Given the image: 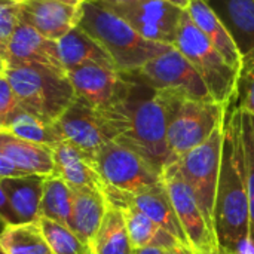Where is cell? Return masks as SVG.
<instances>
[{
	"mask_svg": "<svg viewBox=\"0 0 254 254\" xmlns=\"http://www.w3.org/2000/svg\"><path fill=\"white\" fill-rule=\"evenodd\" d=\"M21 1H24V0H0V6H4V4H19Z\"/></svg>",
	"mask_w": 254,
	"mask_h": 254,
	"instance_id": "39",
	"label": "cell"
},
{
	"mask_svg": "<svg viewBox=\"0 0 254 254\" xmlns=\"http://www.w3.org/2000/svg\"><path fill=\"white\" fill-rule=\"evenodd\" d=\"M0 217L7 223V226L9 225H19L18 219H16V216H15L9 201H7V196L1 188V179H0Z\"/></svg>",
	"mask_w": 254,
	"mask_h": 254,
	"instance_id": "34",
	"label": "cell"
},
{
	"mask_svg": "<svg viewBox=\"0 0 254 254\" xmlns=\"http://www.w3.org/2000/svg\"><path fill=\"white\" fill-rule=\"evenodd\" d=\"M198 28L205 34L210 43L220 52V55L238 71L243 68V55L232 39L231 33L214 13V10L205 3V0H192L186 10Z\"/></svg>",
	"mask_w": 254,
	"mask_h": 254,
	"instance_id": "21",
	"label": "cell"
},
{
	"mask_svg": "<svg viewBox=\"0 0 254 254\" xmlns=\"http://www.w3.org/2000/svg\"><path fill=\"white\" fill-rule=\"evenodd\" d=\"M67 77L76 97L103 112L122 94L125 77L116 68L100 64H82L67 70Z\"/></svg>",
	"mask_w": 254,
	"mask_h": 254,
	"instance_id": "13",
	"label": "cell"
},
{
	"mask_svg": "<svg viewBox=\"0 0 254 254\" xmlns=\"http://www.w3.org/2000/svg\"><path fill=\"white\" fill-rule=\"evenodd\" d=\"M109 201L104 192L73 190L70 229L95 252V241L106 216Z\"/></svg>",
	"mask_w": 254,
	"mask_h": 254,
	"instance_id": "19",
	"label": "cell"
},
{
	"mask_svg": "<svg viewBox=\"0 0 254 254\" xmlns=\"http://www.w3.org/2000/svg\"><path fill=\"white\" fill-rule=\"evenodd\" d=\"M164 1H167V3H170V4H173V6L182 9V10H188L189 6H190V3H192V0H164Z\"/></svg>",
	"mask_w": 254,
	"mask_h": 254,
	"instance_id": "37",
	"label": "cell"
},
{
	"mask_svg": "<svg viewBox=\"0 0 254 254\" xmlns=\"http://www.w3.org/2000/svg\"><path fill=\"white\" fill-rule=\"evenodd\" d=\"M167 250L161 247H146V249H138L132 250V254H165Z\"/></svg>",
	"mask_w": 254,
	"mask_h": 254,
	"instance_id": "36",
	"label": "cell"
},
{
	"mask_svg": "<svg viewBox=\"0 0 254 254\" xmlns=\"http://www.w3.org/2000/svg\"><path fill=\"white\" fill-rule=\"evenodd\" d=\"M4 70H6V61L0 54V73H4Z\"/></svg>",
	"mask_w": 254,
	"mask_h": 254,
	"instance_id": "41",
	"label": "cell"
},
{
	"mask_svg": "<svg viewBox=\"0 0 254 254\" xmlns=\"http://www.w3.org/2000/svg\"><path fill=\"white\" fill-rule=\"evenodd\" d=\"M4 61L40 64L61 73H67L60 60L57 40L46 39L21 21H18V25L7 43Z\"/></svg>",
	"mask_w": 254,
	"mask_h": 254,
	"instance_id": "16",
	"label": "cell"
},
{
	"mask_svg": "<svg viewBox=\"0 0 254 254\" xmlns=\"http://www.w3.org/2000/svg\"><path fill=\"white\" fill-rule=\"evenodd\" d=\"M94 165L104 185L121 192L138 193L162 185V170L118 141L104 144Z\"/></svg>",
	"mask_w": 254,
	"mask_h": 254,
	"instance_id": "7",
	"label": "cell"
},
{
	"mask_svg": "<svg viewBox=\"0 0 254 254\" xmlns=\"http://www.w3.org/2000/svg\"><path fill=\"white\" fill-rule=\"evenodd\" d=\"M112 205L118 207L122 211L132 250L146 249V247H161L165 250L186 249L171 234H168L165 229L156 225L150 217H147L144 213L137 210L134 205L128 202H119Z\"/></svg>",
	"mask_w": 254,
	"mask_h": 254,
	"instance_id": "22",
	"label": "cell"
},
{
	"mask_svg": "<svg viewBox=\"0 0 254 254\" xmlns=\"http://www.w3.org/2000/svg\"><path fill=\"white\" fill-rule=\"evenodd\" d=\"M52 150L54 176L63 179L71 190L104 192V182L101 180L94 162L83 152L67 141H61Z\"/></svg>",
	"mask_w": 254,
	"mask_h": 254,
	"instance_id": "17",
	"label": "cell"
},
{
	"mask_svg": "<svg viewBox=\"0 0 254 254\" xmlns=\"http://www.w3.org/2000/svg\"><path fill=\"white\" fill-rule=\"evenodd\" d=\"M249 192L241 143V110L235 101L225 118L220 174L214 204V234L222 254H252L249 250Z\"/></svg>",
	"mask_w": 254,
	"mask_h": 254,
	"instance_id": "2",
	"label": "cell"
},
{
	"mask_svg": "<svg viewBox=\"0 0 254 254\" xmlns=\"http://www.w3.org/2000/svg\"><path fill=\"white\" fill-rule=\"evenodd\" d=\"M241 143L244 152L247 192H249V250L254 254V115L241 110Z\"/></svg>",
	"mask_w": 254,
	"mask_h": 254,
	"instance_id": "30",
	"label": "cell"
},
{
	"mask_svg": "<svg viewBox=\"0 0 254 254\" xmlns=\"http://www.w3.org/2000/svg\"><path fill=\"white\" fill-rule=\"evenodd\" d=\"M76 27L110 55L119 73H134L173 46L146 40L101 0H83L79 4Z\"/></svg>",
	"mask_w": 254,
	"mask_h": 254,
	"instance_id": "3",
	"label": "cell"
},
{
	"mask_svg": "<svg viewBox=\"0 0 254 254\" xmlns=\"http://www.w3.org/2000/svg\"><path fill=\"white\" fill-rule=\"evenodd\" d=\"M128 74L153 89L171 91L192 100L214 101L199 73L176 46H170L140 70Z\"/></svg>",
	"mask_w": 254,
	"mask_h": 254,
	"instance_id": "10",
	"label": "cell"
},
{
	"mask_svg": "<svg viewBox=\"0 0 254 254\" xmlns=\"http://www.w3.org/2000/svg\"><path fill=\"white\" fill-rule=\"evenodd\" d=\"M54 124L63 141L77 147L92 162L100 149L115 140L113 129L103 113L77 97Z\"/></svg>",
	"mask_w": 254,
	"mask_h": 254,
	"instance_id": "12",
	"label": "cell"
},
{
	"mask_svg": "<svg viewBox=\"0 0 254 254\" xmlns=\"http://www.w3.org/2000/svg\"><path fill=\"white\" fill-rule=\"evenodd\" d=\"M57 1H63V3H67V4H73V6H79L83 0H57Z\"/></svg>",
	"mask_w": 254,
	"mask_h": 254,
	"instance_id": "40",
	"label": "cell"
},
{
	"mask_svg": "<svg viewBox=\"0 0 254 254\" xmlns=\"http://www.w3.org/2000/svg\"><path fill=\"white\" fill-rule=\"evenodd\" d=\"M4 129L22 140L52 149L63 141L55 124H48L22 109L15 113Z\"/></svg>",
	"mask_w": 254,
	"mask_h": 254,
	"instance_id": "28",
	"label": "cell"
},
{
	"mask_svg": "<svg viewBox=\"0 0 254 254\" xmlns=\"http://www.w3.org/2000/svg\"><path fill=\"white\" fill-rule=\"evenodd\" d=\"M6 228H7V223H6V222H4V220L0 217V234H1V232L6 229Z\"/></svg>",
	"mask_w": 254,
	"mask_h": 254,
	"instance_id": "42",
	"label": "cell"
},
{
	"mask_svg": "<svg viewBox=\"0 0 254 254\" xmlns=\"http://www.w3.org/2000/svg\"><path fill=\"white\" fill-rule=\"evenodd\" d=\"M45 176L27 174L1 179V188L18 219V223H33L39 219Z\"/></svg>",
	"mask_w": 254,
	"mask_h": 254,
	"instance_id": "23",
	"label": "cell"
},
{
	"mask_svg": "<svg viewBox=\"0 0 254 254\" xmlns=\"http://www.w3.org/2000/svg\"><path fill=\"white\" fill-rule=\"evenodd\" d=\"M225 24L243 58L254 51V0H205Z\"/></svg>",
	"mask_w": 254,
	"mask_h": 254,
	"instance_id": "20",
	"label": "cell"
},
{
	"mask_svg": "<svg viewBox=\"0 0 254 254\" xmlns=\"http://www.w3.org/2000/svg\"><path fill=\"white\" fill-rule=\"evenodd\" d=\"M27 176L22 173L19 168H16L10 161H7L4 156L0 155V179H7V177H21Z\"/></svg>",
	"mask_w": 254,
	"mask_h": 254,
	"instance_id": "35",
	"label": "cell"
},
{
	"mask_svg": "<svg viewBox=\"0 0 254 254\" xmlns=\"http://www.w3.org/2000/svg\"><path fill=\"white\" fill-rule=\"evenodd\" d=\"M37 225L52 254H95L68 226L46 217H39Z\"/></svg>",
	"mask_w": 254,
	"mask_h": 254,
	"instance_id": "29",
	"label": "cell"
},
{
	"mask_svg": "<svg viewBox=\"0 0 254 254\" xmlns=\"http://www.w3.org/2000/svg\"><path fill=\"white\" fill-rule=\"evenodd\" d=\"M228 109L216 101L192 100L171 92L167 124V146L171 161H177L208 140L225 124Z\"/></svg>",
	"mask_w": 254,
	"mask_h": 254,
	"instance_id": "6",
	"label": "cell"
},
{
	"mask_svg": "<svg viewBox=\"0 0 254 254\" xmlns=\"http://www.w3.org/2000/svg\"><path fill=\"white\" fill-rule=\"evenodd\" d=\"M174 46L199 73L213 100L229 107L237 98L240 71L220 55L186 10L182 16Z\"/></svg>",
	"mask_w": 254,
	"mask_h": 254,
	"instance_id": "5",
	"label": "cell"
},
{
	"mask_svg": "<svg viewBox=\"0 0 254 254\" xmlns=\"http://www.w3.org/2000/svg\"><path fill=\"white\" fill-rule=\"evenodd\" d=\"M0 254H6L4 252H3V249H1V246H0Z\"/></svg>",
	"mask_w": 254,
	"mask_h": 254,
	"instance_id": "44",
	"label": "cell"
},
{
	"mask_svg": "<svg viewBox=\"0 0 254 254\" xmlns=\"http://www.w3.org/2000/svg\"><path fill=\"white\" fill-rule=\"evenodd\" d=\"M119 98L103 116L113 129L115 140L150 161L159 170L173 162L167 146V124L171 91H159L128 73Z\"/></svg>",
	"mask_w": 254,
	"mask_h": 254,
	"instance_id": "1",
	"label": "cell"
},
{
	"mask_svg": "<svg viewBox=\"0 0 254 254\" xmlns=\"http://www.w3.org/2000/svg\"><path fill=\"white\" fill-rule=\"evenodd\" d=\"M79 6L57 0H24L18 4V21L51 40H60L76 27Z\"/></svg>",
	"mask_w": 254,
	"mask_h": 254,
	"instance_id": "15",
	"label": "cell"
},
{
	"mask_svg": "<svg viewBox=\"0 0 254 254\" xmlns=\"http://www.w3.org/2000/svg\"><path fill=\"white\" fill-rule=\"evenodd\" d=\"M101 1L124 21H127L146 40L174 46L185 10L164 0Z\"/></svg>",
	"mask_w": 254,
	"mask_h": 254,
	"instance_id": "11",
	"label": "cell"
},
{
	"mask_svg": "<svg viewBox=\"0 0 254 254\" xmlns=\"http://www.w3.org/2000/svg\"><path fill=\"white\" fill-rule=\"evenodd\" d=\"M204 254H222L220 252H211V253H204Z\"/></svg>",
	"mask_w": 254,
	"mask_h": 254,
	"instance_id": "43",
	"label": "cell"
},
{
	"mask_svg": "<svg viewBox=\"0 0 254 254\" xmlns=\"http://www.w3.org/2000/svg\"><path fill=\"white\" fill-rule=\"evenodd\" d=\"M162 183L192 252L195 254L220 252L214 229L204 216L177 161H173L162 168Z\"/></svg>",
	"mask_w": 254,
	"mask_h": 254,
	"instance_id": "8",
	"label": "cell"
},
{
	"mask_svg": "<svg viewBox=\"0 0 254 254\" xmlns=\"http://www.w3.org/2000/svg\"><path fill=\"white\" fill-rule=\"evenodd\" d=\"M57 43L60 60L65 71L82 64H100L116 68L110 55L79 27H73L67 34L57 40Z\"/></svg>",
	"mask_w": 254,
	"mask_h": 254,
	"instance_id": "24",
	"label": "cell"
},
{
	"mask_svg": "<svg viewBox=\"0 0 254 254\" xmlns=\"http://www.w3.org/2000/svg\"><path fill=\"white\" fill-rule=\"evenodd\" d=\"M4 76L22 110L54 124L74 101L67 73L31 63H6Z\"/></svg>",
	"mask_w": 254,
	"mask_h": 254,
	"instance_id": "4",
	"label": "cell"
},
{
	"mask_svg": "<svg viewBox=\"0 0 254 254\" xmlns=\"http://www.w3.org/2000/svg\"><path fill=\"white\" fill-rule=\"evenodd\" d=\"M21 109L18 98L7 82L4 73H0V129H4L15 113Z\"/></svg>",
	"mask_w": 254,
	"mask_h": 254,
	"instance_id": "32",
	"label": "cell"
},
{
	"mask_svg": "<svg viewBox=\"0 0 254 254\" xmlns=\"http://www.w3.org/2000/svg\"><path fill=\"white\" fill-rule=\"evenodd\" d=\"M0 155L25 174H54L52 147L22 140L6 129H0Z\"/></svg>",
	"mask_w": 254,
	"mask_h": 254,
	"instance_id": "18",
	"label": "cell"
},
{
	"mask_svg": "<svg viewBox=\"0 0 254 254\" xmlns=\"http://www.w3.org/2000/svg\"><path fill=\"white\" fill-rule=\"evenodd\" d=\"M104 195L110 204H119V202H128L134 205L137 210L144 213L147 217H150L156 225H159L162 229H165L168 234H171L183 247L190 249L188 237L174 213V208L171 205L170 196L167 193V189L164 183L158 188L147 189L138 193H127L116 190L113 188H109L104 185Z\"/></svg>",
	"mask_w": 254,
	"mask_h": 254,
	"instance_id": "14",
	"label": "cell"
},
{
	"mask_svg": "<svg viewBox=\"0 0 254 254\" xmlns=\"http://www.w3.org/2000/svg\"><path fill=\"white\" fill-rule=\"evenodd\" d=\"M73 210V190L58 176L45 177L39 217L51 219L70 228Z\"/></svg>",
	"mask_w": 254,
	"mask_h": 254,
	"instance_id": "25",
	"label": "cell"
},
{
	"mask_svg": "<svg viewBox=\"0 0 254 254\" xmlns=\"http://www.w3.org/2000/svg\"><path fill=\"white\" fill-rule=\"evenodd\" d=\"M165 254H195L192 250H188V249H171V250H167Z\"/></svg>",
	"mask_w": 254,
	"mask_h": 254,
	"instance_id": "38",
	"label": "cell"
},
{
	"mask_svg": "<svg viewBox=\"0 0 254 254\" xmlns=\"http://www.w3.org/2000/svg\"><path fill=\"white\" fill-rule=\"evenodd\" d=\"M115 1H124V0H115Z\"/></svg>",
	"mask_w": 254,
	"mask_h": 254,
	"instance_id": "45",
	"label": "cell"
},
{
	"mask_svg": "<svg viewBox=\"0 0 254 254\" xmlns=\"http://www.w3.org/2000/svg\"><path fill=\"white\" fill-rule=\"evenodd\" d=\"M225 124L220 125L202 144L185 153L177 159L183 177L195 193V198L207 217L208 223L213 226L214 220V204L216 192L220 174L222 162V147H223Z\"/></svg>",
	"mask_w": 254,
	"mask_h": 254,
	"instance_id": "9",
	"label": "cell"
},
{
	"mask_svg": "<svg viewBox=\"0 0 254 254\" xmlns=\"http://www.w3.org/2000/svg\"><path fill=\"white\" fill-rule=\"evenodd\" d=\"M0 246L6 254H52L37 225H9L0 234Z\"/></svg>",
	"mask_w": 254,
	"mask_h": 254,
	"instance_id": "26",
	"label": "cell"
},
{
	"mask_svg": "<svg viewBox=\"0 0 254 254\" xmlns=\"http://www.w3.org/2000/svg\"><path fill=\"white\" fill-rule=\"evenodd\" d=\"M95 254H132L122 211L110 202L95 241Z\"/></svg>",
	"mask_w": 254,
	"mask_h": 254,
	"instance_id": "27",
	"label": "cell"
},
{
	"mask_svg": "<svg viewBox=\"0 0 254 254\" xmlns=\"http://www.w3.org/2000/svg\"><path fill=\"white\" fill-rule=\"evenodd\" d=\"M18 25V4L0 6V54L4 58L7 43Z\"/></svg>",
	"mask_w": 254,
	"mask_h": 254,
	"instance_id": "33",
	"label": "cell"
},
{
	"mask_svg": "<svg viewBox=\"0 0 254 254\" xmlns=\"http://www.w3.org/2000/svg\"><path fill=\"white\" fill-rule=\"evenodd\" d=\"M235 104L240 110L254 115V51L243 58Z\"/></svg>",
	"mask_w": 254,
	"mask_h": 254,
	"instance_id": "31",
	"label": "cell"
}]
</instances>
